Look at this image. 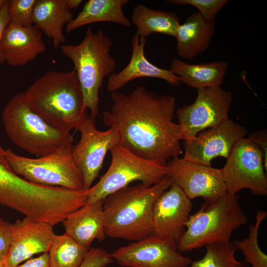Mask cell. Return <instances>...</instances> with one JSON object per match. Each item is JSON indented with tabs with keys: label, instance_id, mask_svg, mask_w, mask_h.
<instances>
[{
	"label": "cell",
	"instance_id": "6da1fadb",
	"mask_svg": "<svg viewBox=\"0 0 267 267\" xmlns=\"http://www.w3.org/2000/svg\"><path fill=\"white\" fill-rule=\"evenodd\" d=\"M113 104L102 121L119 134L120 146L145 159L166 165L182 153V130L173 121L176 98L139 86L128 94H111Z\"/></svg>",
	"mask_w": 267,
	"mask_h": 267
},
{
	"label": "cell",
	"instance_id": "7a4b0ae2",
	"mask_svg": "<svg viewBox=\"0 0 267 267\" xmlns=\"http://www.w3.org/2000/svg\"><path fill=\"white\" fill-rule=\"evenodd\" d=\"M25 92L31 109L57 129L68 132L77 129L89 115L74 70L47 72L34 82Z\"/></svg>",
	"mask_w": 267,
	"mask_h": 267
},
{
	"label": "cell",
	"instance_id": "3957f363",
	"mask_svg": "<svg viewBox=\"0 0 267 267\" xmlns=\"http://www.w3.org/2000/svg\"><path fill=\"white\" fill-rule=\"evenodd\" d=\"M172 184L167 176L153 185H128L107 196L103 200L106 236L135 242L152 235L154 203Z\"/></svg>",
	"mask_w": 267,
	"mask_h": 267
},
{
	"label": "cell",
	"instance_id": "277c9868",
	"mask_svg": "<svg viewBox=\"0 0 267 267\" xmlns=\"http://www.w3.org/2000/svg\"><path fill=\"white\" fill-rule=\"evenodd\" d=\"M113 42L100 29L93 32L89 27L82 42L77 44H62L61 52L74 65L84 97V107L94 121L99 113V90L103 80L113 73L116 61L110 54Z\"/></svg>",
	"mask_w": 267,
	"mask_h": 267
},
{
	"label": "cell",
	"instance_id": "5b68a950",
	"mask_svg": "<svg viewBox=\"0 0 267 267\" xmlns=\"http://www.w3.org/2000/svg\"><path fill=\"white\" fill-rule=\"evenodd\" d=\"M239 198L237 194L226 192L215 200L203 203L196 213L189 216L185 230L177 244L178 251L187 252L230 240L233 231L247 222Z\"/></svg>",
	"mask_w": 267,
	"mask_h": 267
},
{
	"label": "cell",
	"instance_id": "8992f818",
	"mask_svg": "<svg viewBox=\"0 0 267 267\" xmlns=\"http://www.w3.org/2000/svg\"><path fill=\"white\" fill-rule=\"evenodd\" d=\"M2 120L10 140L39 157L50 154L74 140L70 132L53 127L33 111L25 91L10 99L3 109Z\"/></svg>",
	"mask_w": 267,
	"mask_h": 267
},
{
	"label": "cell",
	"instance_id": "52a82bcc",
	"mask_svg": "<svg viewBox=\"0 0 267 267\" xmlns=\"http://www.w3.org/2000/svg\"><path fill=\"white\" fill-rule=\"evenodd\" d=\"M73 149L72 142L47 155L31 158L18 155L8 149L5 150V158L16 174L30 182L85 190L82 174L75 161Z\"/></svg>",
	"mask_w": 267,
	"mask_h": 267
},
{
	"label": "cell",
	"instance_id": "ba28073f",
	"mask_svg": "<svg viewBox=\"0 0 267 267\" xmlns=\"http://www.w3.org/2000/svg\"><path fill=\"white\" fill-rule=\"evenodd\" d=\"M110 152L112 160L107 172L89 189L87 203L104 200L114 192L135 181L153 185L167 177V167L141 158L120 145Z\"/></svg>",
	"mask_w": 267,
	"mask_h": 267
},
{
	"label": "cell",
	"instance_id": "9c48e42d",
	"mask_svg": "<svg viewBox=\"0 0 267 267\" xmlns=\"http://www.w3.org/2000/svg\"><path fill=\"white\" fill-rule=\"evenodd\" d=\"M221 169L228 193L236 195L243 189H249L256 195L267 194V178L260 147L244 137L233 146Z\"/></svg>",
	"mask_w": 267,
	"mask_h": 267
},
{
	"label": "cell",
	"instance_id": "30bf717a",
	"mask_svg": "<svg viewBox=\"0 0 267 267\" xmlns=\"http://www.w3.org/2000/svg\"><path fill=\"white\" fill-rule=\"evenodd\" d=\"M193 103L176 111L182 140L189 141L202 131L216 127L229 119L232 94L221 87L200 88Z\"/></svg>",
	"mask_w": 267,
	"mask_h": 267
},
{
	"label": "cell",
	"instance_id": "8fae6325",
	"mask_svg": "<svg viewBox=\"0 0 267 267\" xmlns=\"http://www.w3.org/2000/svg\"><path fill=\"white\" fill-rule=\"evenodd\" d=\"M77 129L81 138L73 145V154L82 174L84 188L88 190L98 176L106 153L119 145L120 138L114 128H109L105 131L97 130L89 115L81 121Z\"/></svg>",
	"mask_w": 267,
	"mask_h": 267
},
{
	"label": "cell",
	"instance_id": "7c38bea8",
	"mask_svg": "<svg viewBox=\"0 0 267 267\" xmlns=\"http://www.w3.org/2000/svg\"><path fill=\"white\" fill-rule=\"evenodd\" d=\"M111 256L124 267H190L192 262L176 243L153 235L119 247Z\"/></svg>",
	"mask_w": 267,
	"mask_h": 267
},
{
	"label": "cell",
	"instance_id": "4fadbf2b",
	"mask_svg": "<svg viewBox=\"0 0 267 267\" xmlns=\"http://www.w3.org/2000/svg\"><path fill=\"white\" fill-rule=\"evenodd\" d=\"M166 167L167 176L190 200L202 197L205 201H212L227 192L221 169L178 157L169 160Z\"/></svg>",
	"mask_w": 267,
	"mask_h": 267
},
{
	"label": "cell",
	"instance_id": "5bb4252c",
	"mask_svg": "<svg viewBox=\"0 0 267 267\" xmlns=\"http://www.w3.org/2000/svg\"><path fill=\"white\" fill-rule=\"evenodd\" d=\"M247 130L229 119L220 125L199 133L189 141H184L183 159L211 166L218 157L227 159L235 143L247 134Z\"/></svg>",
	"mask_w": 267,
	"mask_h": 267
},
{
	"label": "cell",
	"instance_id": "9a60e30c",
	"mask_svg": "<svg viewBox=\"0 0 267 267\" xmlns=\"http://www.w3.org/2000/svg\"><path fill=\"white\" fill-rule=\"evenodd\" d=\"M192 208L191 200L172 183L155 200L152 211L153 235L177 242L185 230Z\"/></svg>",
	"mask_w": 267,
	"mask_h": 267
},
{
	"label": "cell",
	"instance_id": "2e32d148",
	"mask_svg": "<svg viewBox=\"0 0 267 267\" xmlns=\"http://www.w3.org/2000/svg\"><path fill=\"white\" fill-rule=\"evenodd\" d=\"M53 227L26 217L11 223V241L4 267H16L35 254L47 252L55 235Z\"/></svg>",
	"mask_w": 267,
	"mask_h": 267
},
{
	"label": "cell",
	"instance_id": "e0dca14e",
	"mask_svg": "<svg viewBox=\"0 0 267 267\" xmlns=\"http://www.w3.org/2000/svg\"><path fill=\"white\" fill-rule=\"evenodd\" d=\"M146 38L136 33L132 39V52L127 65L121 71L113 73L108 79L107 90L117 91L126 84L139 78H155L163 80L172 86H178L180 79L170 70L162 69L151 63L146 58L145 45Z\"/></svg>",
	"mask_w": 267,
	"mask_h": 267
},
{
	"label": "cell",
	"instance_id": "ac0fdd59",
	"mask_svg": "<svg viewBox=\"0 0 267 267\" xmlns=\"http://www.w3.org/2000/svg\"><path fill=\"white\" fill-rule=\"evenodd\" d=\"M1 46L5 61L12 67L25 66L46 50L40 30L11 22L4 31Z\"/></svg>",
	"mask_w": 267,
	"mask_h": 267
},
{
	"label": "cell",
	"instance_id": "d6986e66",
	"mask_svg": "<svg viewBox=\"0 0 267 267\" xmlns=\"http://www.w3.org/2000/svg\"><path fill=\"white\" fill-rule=\"evenodd\" d=\"M103 200L87 203L69 215L62 222L65 233L80 246L89 250L94 240L102 242L105 232Z\"/></svg>",
	"mask_w": 267,
	"mask_h": 267
},
{
	"label": "cell",
	"instance_id": "ffe728a7",
	"mask_svg": "<svg viewBox=\"0 0 267 267\" xmlns=\"http://www.w3.org/2000/svg\"><path fill=\"white\" fill-rule=\"evenodd\" d=\"M215 32L214 20L198 11L192 13L177 28V54L186 59L195 58L208 48Z\"/></svg>",
	"mask_w": 267,
	"mask_h": 267
},
{
	"label": "cell",
	"instance_id": "44dd1931",
	"mask_svg": "<svg viewBox=\"0 0 267 267\" xmlns=\"http://www.w3.org/2000/svg\"><path fill=\"white\" fill-rule=\"evenodd\" d=\"M67 0H37L33 15V26L52 40L55 48L65 43L63 30L73 19Z\"/></svg>",
	"mask_w": 267,
	"mask_h": 267
},
{
	"label": "cell",
	"instance_id": "7402d4cb",
	"mask_svg": "<svg viewBox=\"0 0 267 267\" xmlns=\"http://www.w3.org/2000/svg\"><path fill=\"white\" fill-rule=\"evenodd\" d=\"M228 67L225 61L192 64L174 59L169 70L180 79L181 83L198 89L221 87Z\"/></svg>",
	"mask_w": 267,
	"mask_h": 267
},
{
	"label": "cell",
	"instance_id": "603a6c76",
	"mask_svg": "<svg viewBox=\"0 0 267 267\" xmlns=\"http://www.w3.org/2000/svg\"><path fill=\"white\" fill-rule=\"evenodd\" d=\"M128 0H89L78 15L66 26L67 33L84 25L108 22L130 27L132 24L125 15L123 8Z\"/></svg>",
	"mask_w": 267,
	"mask_h": 267
},
{
	"label": "cell",
	"instance_id": "cb8c5ba5",
	"mask_svg": "<svg viewBox=\"0 0 267 267\" xmlns=\"http://www.w3.org/2000/svg\"><path fill=\"white\" fill-rule=\"evenodd\" d=\"M131 22L136 28L135 33L146 39L153 33L175 37L180 24L175 13L151 9L143 4H137L134 7Z\"/></svg>",
	"mask_w": 267,
	"mask_h": 267
},
{
	"label": "cell",
	"instance_id": "d4e9b609",
	"mask_svg": "<svg viewBox=\"0 0 267 267\" xmlns=\"http://www.w3.org/2000/svg\"><path fill=\"white\" fill-rule=\"evenodd\" d=\"M89 250L65 232L55 234L48 251L50 267H79Z\"/></svg>",
	"mask_w": 267,
	"mask_h": 267
},
{
	"label": "cell",
	"instance_id": "484cf974",
	"mask_svg": "<svg viewBox=\"0 0 267 267\" xmlns=\"http://www.w3.org/2000/svg\"><path fill=\"white\" fill-rule=\"evenodd\" d=\"M206 247L203 257L192 261L190 267H249L246 264L236 260V248L230 240L209 244Z\"/></svg>",
	"mask_w": 267,
	"mask_h": 267
},
{
	"label": "cell",
	"instance_id": "4316f807",
	"mask_svg": "<svg viewBox=\"0 0 267 267\" xmlns=\"http://www.w3.org/2000/svg\"><path fill=\"white\" fill-rule=\"evenodd\" d=\"M267 216L266 212L258 210L255 223L249 226L247 237L233 242L236 249L240 250L243 253L246 262L252 267H267V256L261 250L258 243L259 228Z\"/></svg>",
	"mask_w": 267,
	"mask_h": 267
},
{
	"label": "cell",
	"instance_id": "83f0119b",
	"mask_svg": "<svg viewBox=\"0 0 267 267\" xmlns=\"http://www.w3.org/2000/svg\"><path fill=\"white\" fill-rule=\"evenodd\" d=\"M36 0H8L10 22L23 27H32L33 11Z\"/></svg>",
	"mask_w": 267,
	"mask_h": 267
},
{
	"label": "cell",
	"instance_id": "f1b7e54d",
	"mask_svg": "<svg viewBox=\"0 0 267 267\" xmlns=\"http://www.w3.org/2000/svg\"><path fill=\"white\" fill-rule=\"evenodd\" d=\"M166 2L176 5H190L196 7L204 17L214 20L220 11L227 3V0H168Z\"/></svg>",
	"mask_w": 267,
	"mask_h": 267
},
{
	"label": "cell",
	"instance_id": "f546056e",
	"mask_svg": "<svg viewBox=\"0 0 267 267\" xmlns=\"http://www.w3.org/2000/svg\"><path fill=\"white\" fill-rule=\"evenodd\" d=\"M113 261L111 254L100 248H92L88 251L79 267H105Z\"/></svg>",
	"mask_w": 267,
	"mask_h": 267
},
{
	"label": "cell",
	"instance_id": "4dcf8cb0",
	"mask_svg": "<svg viewBox=\"0 0 267 267\" xmlns=\"http://www.w3.org/2000/svg\"><path fill=\"white\" fill-rule=\"evenodd\" d=\"M11 241V223L0 218V261H5Z\"/></svg>",
	"mask_w": 267,
	"mask_h": 267
},
{
	"label": "cell",
	"instance_id": "1f68e13d",
	"mask_svg": "<svg viewBox=\"0 0 267 267\" xmlns=\"http://www.w3.org/2000/svg\"><path fill=\"white\" fill-rule=\"evenodd\" d=\"M249 140L258 145L263 154L264 168L267 170V137L265 131H260L253 133L247 137Z\"/></svg>",
	"mask_w": 267,
	"mask_h": 267
},
{
	"label": "cell",
	"instance_id": "d6a6232c",
	"mask_svg": "<svg viewBox=\"0 0 267 267\" xmlns=\"http://www.w3.org/2000/svg\"><path fill=\"white\" fill-rule=\"evenodd\" d=\"M9 22L10 18L8 13V0H6L0 10V64L5 62L1 50V43L4 31Z\"/></svg>",
	"mask_w": 267,
	"mask_h": 267
},
{
	"label": "cell",
	"instance_id": "836d02e7",
	"mask_svg": "<svg viewBox=\"0 0 267 267\" xmlns=\"http://www.w3.org/2000/svg\"><path fill=\"white\" fill-rule=\"evenodd\" d=\"M16 267H50L48 252L43 253L38 257L30 259Z\"/></svg>",
	"mask_w": 267,
	"mask_h": 267
},
{
	"label": "cell",
	"instance_id": "e575fe53",
	"mask_svg": "<svg viewBox=\"0 0 267 267\" xmlns=\"http://www.w3.org/2000/svg\"><path fill=\"white\" fill-rule=\"evenodd\" d=\"M82 0H67V6L71 10L78 8L82 3Z\"/></svg>",
	"mask_w": 267,
	"mask_h": 267
},
{
	"label": "cell",
	"instance_id": "d590c367",
	"mask_svg": "<svg viewBox=\"0 0 267 267\" xmlns=\"http://www.w3.org/2000/svg\"><path fill=\"white\" fill-rule=\"evenodd\" d=\"M6 0H0V10L3 6L4 3H5Z\"/></svg>",
	"mask_w": 267,
	"mask_h": 267
},
{
	"label": "cell",
	"instance_id": "8d00e7d4",
	"mask_svg": "<svg viewBox=\"0 0 267 267\" xmlns=\"http://www.w3.org/2000/svg\"><path fill=\"white\" fill-rule=\"evenodd\" d=\"M0 267H4V262L0 261Z\"/></svg>",
	"mask_w": 267,
	"mask_h": 267
}]
</instances>
